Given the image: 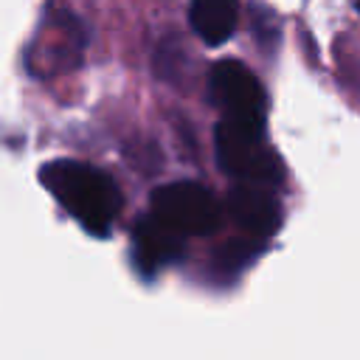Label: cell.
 <instances>
[{
  "label": "cell",
  "mask_w": 360,
  "mask_h": 360,
  "mask_svg": "<svg viewBox=\"0 0 360 360\" xmlns=\"http://www.w3.org/2000/svg\"><path fill=\"white\" fill-rule=\"evenodd\" d=\"M42 183L84 231L93 236L110 233L121 211V194L110 174L82 160H53L45 163Z\"/></svg>",
  "instance_id": "1"
},
{
  "label": "cell",
  "mask_w": 360,
  "mask_h": 360,
  "mask_svg": "<svg viewBox=\"0 0 360 360\" xmlns=\"http://www.w3.org/2000/svg\"><path fill=\"white\" fill-rule=\"evenodd\" d=\"M217 160L242 183H278L281 160L264 146V121L222 115L217 127Z\"/></svg>",
  "instance_id": "2"
},
{
  "label": "cell",
  "mask_w": 360,
  "mask_h": 360,
  "mask_svg": "<svg viewBox=\"0 0 360 360\" xmlns=\"http://www.w3.org/2000/svg\"><path fill=\"white\" fill-rule=\"evenodd\" d=\"M152 217L166 222L180 236H205L219 228V202L205 186L177 180L152 194Z\"/></svg>",
  "instance_id": "3"
},
{
  "label": "cell",
  "mask_w": 360,
  "mask_h": 360,
  "mask_svg": "<svg viewBox=\"0 0 360 360\" xmlns=\"http://www.w3.org/2000/svg\"><path fill=\"white\" fill-rule=\"evenodd\" d=\"M211 93L222 107V115L264 121V107H267L264 87L242 62L233 59L217 62L211 70Z\"/></svg>",
  "instance_id": "4"
},
{
  "label": "cell",
  "mask_w": 360,
  "mask_h": 360,
  "mask_svg": "<svg viewBox=\"0 0 360 360\" xmlns=\"http://www.w3.org/2000/svg\"><path fill=\"white\" fill-rule=\"evenodd\" d=\"M228 211L233 222L253 239H267L278 228V202L264 186L256 183H239L228 194Z\"/></svg>",
  "instance_id": "5"
},
{
  "label": "cell",
  "mask_w": 360,
  "mask_h": 360,
  "mask_svg": "<svg viewBox=\"0 0 360 360\" xmlns=\"http://www.w3.org/2000/svg\"><path fill=\"white\" fill-rule=\"evenodd\" d=\"M132 245H135V259L146 273H155L177 262V256L183 253V236L158 217H146L135 225Z\"/></svg>",
  "instance_id": "6"
},
{
  "label": "cell",
  "mask_w": 360,
  "mask_h": 360,
  "mask_svg": "<svg viewBox=\"0 0 360 360\" xmlns=\"http://www.w3.org/2000/svg\"><path fill=\"white\" fill-rule=\"evenodd\" d=\"M188 22L205 45H222L236 28V0H191Z\"/></svg>",
  "instance_id": "7"
},
{
  "label": "cell",
  "mask_w": 360,
  "mask_h": 360,
  "mask_svg": "<svg viewBox=\"0 0 360 360\" xmlns=\"http://www.w3.org/2000/svg\"><path fill=\"white\" fill-rule=\"evenodd\" d=\"M357 11H360V0H357Z\"/></svg>",
  "instance_id": "8"
}]
</instances>
